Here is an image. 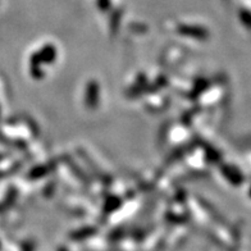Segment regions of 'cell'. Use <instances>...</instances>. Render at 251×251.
<instances>
[{
	"label": "cell",
	"mask_w": 251,
	"mask_h": 251,
	"mask_svg": "<svg viewBox=\"0 0 251 251\" xmlns=\"http://www.w3.org/2000/svg\"><path fill=\"white\" fill-rule=\"evenodd\" d=\"M22 251H33V246H32V245H30V244L25 245L24 250H22Z\"/></svg>",
	"instance_id": "6da1fadb"
},
{
	"label": "cell",
	"mask_w": 251,
	"mask_h": 251,
	"mask_svg": "<svg viewBox=\"0 0 251 251\" xmlns=\"http://www.w3.org/2000/svg\"><path fill=\"white\" fill-rule=\"evenodd\" d=\"M59 251H67L66 249H59Z\"/></svg>",
	"instance_id": "7a4b0ae2"
},
{
	"label": "cell",
	"mask_w": 251,
	"mask_h": 251,
	"mask_svg": "<svg viewBox=\"0 0 251 251\" xmlns=\"http://www.w3.org/2000/svg\"><path fill=\"white\" fill-rule=\"evenodd\" d=\"M0 250H1V242H0Z\"/></svg>",
	"instance_id": "3957f363"
}]
</instances>
